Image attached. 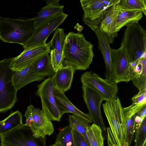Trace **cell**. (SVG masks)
<instances>
[{"instance_id":"cell-43","label":"cell","mask_w":146,"mask_h":146,"mask_svg":"<svg viewBox=\"0 0 146 146\" xmlns=\"http://www.w3.org/2000/svg\"><path fill=\"white\" fill-rule=\"evenodd\" d=\"M134 146H135V145Z\"/></svg>"},{"instance_id":"cell-13","label":"cell","mask_w":146,"mask_h":146,"mask_svg":"<svg viewBox=\"0 0 146 146\" xmlns=\"http://www.w3.org/2000/svg\"><path fill=\"white\" fill-rule=\"evenodd\" d=\"M120 0H117L107 7L101 16L99 27L108 39L110 44L112 43L117 36V22L118 14L121 10Z\"/></svg>"},{"instance_id":"cell-32","label":"cell","mask_w":146,"mask_h":146,"mask_svg":"<svg viewBox=\"0 0 146 146\" xmlns=\"http://www.w3.org/2000/svg\"><path fill=\"white\" fill-rule=\"evenodd\" d=\"M50 53L51 63L56 72L60 68L63 66L64 57L62 54L55 49L51 50Z\"/></svg>"},{"instance_id":"cell-37","label":"cell","mask_w":146,"mask_h":146,"mask_svg":"<svg viewBox=\"0 0 146 146\" xmlns=\"http://www.w3.org/2000/svg\"><path fill=\"white\" fill-rule=\"evenodd\" d=\"M146 105H145L136 115L139 116L141 118V119L143 121L146 117Z\"/></svg>"},{"instance_id":"cell-28","label":"cell","mask_w":146,"mask_h":146,"mask_svg":"<svg viewBox=\"0 0 146 146\" xmlns=\"http://www.w3.org/2000/svg\"><path fill=\"white\" fill-rule=\"evenodd\" d=\"M120 5L121 10H139L146 15V0H120Z\"/></svg>"},{"instance_id":"cell-17","label":"cell","mask_w":146,"mask_h":146,"mask_svg":"<svg viewBox=\"0 0 146 146\" xmlns=\"http://www.w3.org/2000/svg\"><path fill=\"white\" fill-rule=\"evenodd\" d=\"M63 64L51 78L54 88L64 93L70 88L75 70L71 66Z\"/></svg>"},{"instance_id":"cell-21","label":"cell","mask_w":146,"mask_h":146,"mask_svg":"<svg viewBox=\"0 0 146 146\" xmlns=\"http://www.w3.org/2000/svg\"><path fill=\"white\" fill-rule=\"evenodd\" d=\"M143 13L139 10H121L117 22V31H119L124 26L138 22L143 17Z\"/></svg>"},{"instance_id":"cell-1","label":"cell","mask_w":146,"mask_h":146,"mask_svg":"<svg viewBox=\"0 0 146 146\" xmlns=\"http://www.w3.org/2000/svg\"><path fill=\"white\" fill-rule=\"evenodd\" d=\"M93 45L86 40L83 33L69 32L63 47V64L71 66L75 71L86 70L93 61Z\"/></svg>"},{"instance_id":"cell-22","label":"cell","mask_w":146,"mask_h":146,"mask_svg":"<svg viewBox=\"0 0 146 146\" xmlns=\"http://www.w3.org/2000/svg\"><path fill=\"white\" fill-rule=\"evenodd\" d=\"M64 6L62 5H46L42 8L36 16L32 18L34 21L36 28L50 18L63 12Z\"/></svg>"},{"instance_id":"cell-15","label":"cell","mask_w":146,"mask_h":146,"mask_svg":"<svg viewBox=\"0 0 146 146\" xmlns=\"http://www.w3.org/2000/svg\"><path fill=\"white\" fill-rule=\"evenodd\" d=\"M51 46L50 42L44 45L37 46L23 51L14 58L9 66L13 70H21L32 64L42 56L50 53Z\"/></svg>"},{"instance_id":"cell-3","label":"cell","mask_w":146,"mask_h":146,"mask_svg":"<svg viewBox=\"0 0 146 146\" xmlns=\"http://www.w3.org/2000/svg\"><path fill=\"white\" fill-rule=\"evenodd\" d=\"M121 46L131 62H137L146 57V31L139 23H134L127 26Z\"/></svg>"},{"instance_id":"cell-31","label":"cell","mask_w":146,"mask_h":146,"mask_svg":"<svg viewBox=\"0 0 146 146\" xmlns=\"http://www.w3.org/2000/svg\"><path fill=\"white\" fill-rule=\"evenodd\" d=\"M145 105H146V101L139 103H132L128 107L122 108L125 120L136 114Z\"/></svg>"},{"instance_id":"cell-23","label":"cell","mask_w":146,"mask_h":146,"mask_svg":"<svg viewBox=\"0 0 146 146\" xmlns=\"http://www.w3.org/2000/svg\"><path fill=\"white\" fill-rule=\"evenodd\" d=\"M22 113L17 110L12 112L0 124V136L22 125Z\"/></svg>"},{"instance_id":"cell-25","label":"cell","mask_w":146,"mask_h":146,"mask_svg":"<svg viewBox=\"0 0 146 146\" xmlns=\"http://www.w3.org/2000/svg\"><path fill=\"white\" fill-rule=\"evenodd\" d=\"M86 134L91 146H104L102 131L99 126L92 124L87 129Z\"/></svg>"},{"instance_id":"cell-7","label":"cell","mask_w":146,"mask_h":146,"mask_svg":"<svg viewBox=\"0 0 146 146\" xmlns=\"http://www.w3.org/2000/svg\"><path fill=\"white\" fill-rule=\"evenodd\" d=\"M26 125L29 126L36 137H46L52 134L54 131L51 120L42 110L32 105L29 106L25 113Z\"/></svg>"},{"instance_id":"cell-27","label":"cell","mask_w":146,"mask_h":146,"mask_svg":"<svg viewBox=\"0 0 146 146\" xmlns=\"http://www.w3.org/2000/svg\"><path fill=\"white\" fill-rule=\"evenodd\" d=\"M66 35L64 29L58 28L56 29L52 38L49 42L52 49L56 50L63 54V47Z\"/></svg>"},{"instance_id":"cell-40","label":"cell","mask_w":146,"mask_h":146,"mask_svg":"<svg viewBox=\"0 0 146 146\" xmlns=\"http://www.w3.org/2000/svg\"><path fill=\"white\" fill-rule=\"evenodd\" d=\"M50 146H63L60 143H55L54 144L50 145Z\"/></svg>"},{"instance_id":"cell-8","label":"cell","mask_w":146,"mask_h":146,"mask_svg":"<svg viewBox=\"0 0 146 146\" xmlns=\"http://www.w3.org/2000/svg\"><path fill=\"white\" fill-rule=\"evenodd\" d=\"M84 100L88 110L93 124L99 126L102 131L106 130V128L102 117L101 105L103 100H105L104 95L92 86L89 84H83Z\"/></svg>"},{"instance_id":"cell-16","label":"cell","mask_w":146,"mask_h":146,"mask_svg":"<svg viewBox=\"0 0 146 146\" xmlns=\"http://www.w3.org/2000/svg\"><path fill=\"white\" fill-rule=\"evenodd\" d=\"M117 0H81L84 14L82 18L91 20L100 18L106 9Z\"/></svg>"},{"instance_id":"cell-4","label":"cell","mask_w":146,"mask_h":146,"mask_svg":"<svg viewBox=\"0 0 146 146\" xmlns=\"http://www.w3.org/2000/svg\"><path fill=\"white\" fill-rule=\"evenodd\" d=\"M110 129L118 146H129L125 131V120L120 100L116 96L102 104Z\"/></svg>"},{"instance_id":"cell-34","label":"cell","mask_w":146,"mask_h":146,"mask_svg":"<svg viewBox=\"0 0 146 146\" xmlns=\"http://www.w3.org/2000/svg\"><path fill=\"white\" fill-rule=\"evenodd\" d=\"M73 135L75 146H91L85 137L75 130H73Z\"/></svg>"},{"instance_id":"cell-9","label":"cell","mask_w":146,"mask_h":146,"mask_svg":"<svg viewBox=\"0 0 146 146\" xmlns=\"http://www.w3.org/2000/svg\"><path fill=\"white\" fill-rule=\"evenodd\" d=\"M35 94L40 97L42 103V111L51 121H60L62 116L55 101L54 87L51 77L45 79L37 85Z\"/></svg>"},{"instance_id":"cell-5","label":"cell","mask_w":146,"mask_h":146,"mask_svg":"<svg viewBox=\"0 0 146 146\" xmlns=\"http://www.w3.org/2000/svg\"><path fill=\"white\" fill-rule=\"evenodd\" d=\"M14 58H5L0 61V113L10 110L18 100L13 78L16 71L9 67Z\"/></svg>"},{"instance_id":"cell-19","label":"cell","mask_w":146,"mask_h":146,"mask_svg":"<svg viewBox=\"0 0 146 146\" xmlns=\"http://www.w3.org/2000/svg\"><path fill=\"white\" fill-rule=\"evenodd\" d=\"M33 63L25 68L16 72L13 76V82L17 91L24 86L32 82H40L45 76L36 75L33 71Z\"/></svg>"},{"instance_id":"cell-12","label":"cell","mask_w":146,"mask_h":146,"mask_svg":"<svg viewBox=\"0 0 146 146\" xmlns=\"http://www.w3.org/2000/svg\"><path fill=\"white\" fill-rule=\"evenodd\" d=\"M110 52L114 83H128L131 80V72L130 62L125 52L121 46L117 50L111 48Z\"/></svg>"},{"instance_id":"cell-24","label":"cell","mask_w":146,"mask_h":146,"mask_svg":"<svg viewBox=\"0 0 146 146\" xmlns=\"http://www.w3.org/2000/svg\"><path fill=\"white\" fill-rule=\"evenodd\" d=\"M68 120L69 125L73 130L82 134L88 142L86 134L87 129L91 126L90 123L81 116L75 115H69Z\"/></svg>"},{"instance_id":"cell-14","label":"cell","mask_w":146,"mask_h":146,"mask_svg":"<svg viewBox=\"0 0 146 146\" xmlns=\"http://www.w3.org/2000/svg\"><path fill=\"white\" fill-rule=\"evenodd\" d=\"M83 84H89L94 87L104 96L106 101L110 102L116 96L118 88L116 84H112L92 71L83 74L80 78Z\"/></svg>"},{"instance_id":"cell-41","label":"cell","mask_w":146,"mask_h":146,"mask_svg":"<svg viewBox=\"0 0 146 146\" xmlns=\"http://www.w3.org/2000/svg\"><path fill=\"white\" fill-rule=\"evenodd\" d=\"M143 146H146V142L145 143Z\"/></svg>"},{"instance_id":"cell-11","label":"cell","mask_w":146,"mask_h":146,"mask_svg":"<svg viewBox=\"0 0 146 146\" xmlns=\"http://www.w3.org/2000/svg\"><path fill=\"white\" fill-rule=\"evenodd\" d=\"M100 18L91 20L82 18V21L92 30L97 36L98 42V48L102 54L105 64L106 70L105 74L106 79L110 83L115 84L111 60L110 44L106 35L100 28Z\"/></svg>"},{"instance_id":"cell-18","label":"cell","mask_w":146,"mask_h":146,"mask_svg":"<svg viewBox=\"0 0 146 146\" xmlns=\"http://www.w3.org/2000/svg\"><path fill=\"white\" fill-rule=\"evenodd\" d=\"M55 100L61 116L66 113H70L84 118L90 123L92 122L89 114L84 113L76 107L68 99L64 93L54 88Z\"/></svg>"},{"instance_id":"cell-6","label":"cell","mask_w":146,"mask_h":146,"mask_svg":"<svg viewBox=\"0 0 146 146\" xmlns=\"http://www.w3.org/2000/svg\"><path fill=\"white\" fill-rule=\"evenodd\" d=\"M0 146H46V137H36L25 124L0 136Z\"/></svg>"},{"instance_id":"cell-26","label":"cell","mask_w":146,"mask_h":146,"mask_svg":"<svg viewBox=\"0 0 146 146\" xmlns=\"http://www.w3.org/2000/svg\"><path fill=\"white\" fill-rule=\"evenodd\" d=\"M55 143L63 146H75L73 129L69 125L61 129L56 136Z\"/></svg>"},{"instance_id":"cell-35","label":"cell","mask_w":146,"mask_h":146,"mask_svg":"<svg viewBox=\"0 0 146 146\" xmlns=\"http://www.w3.org/2000/svg\"><path fill=\"white\" fill-rule=\"evenodd\" d=\"M133 103H139L146 101V91L139 92L131 98Z\"/></svg>"},{"instance_id":"cell-38","label":"cell","mask_w":146,"mask_h":146,"mask_svg":"<svg viewBox=\"0 0 146 146\" xmlns=\"http://www.w3.org/2000/svg\"><path fill=\"white\" fill-rule=\"evenodd\" d=\"M46 5H60L59 3V0H45Z\"/></svg>"},{"instance_id":"cell-33","label":"cell","mask_w":146,"mask_h":146,"mask_svg":"<svg viewBox=\"0 0 146 146\" xmlns=\"http://www.w3.org/2000/svg\"><path fill=\"white\" fill-rule=\"evenodd\" d=\"M131 80L133 84L139 90V92L146 91V72L141 75H133Z\"/></svg>"},{"instance_id":"cell-20","label":"cell","mask_w":146,"mask_h":146,"mask_svg":"<svg viewBox=\"0 0 146 146\" xmlns=\"http://www.w3.org/2000/svg\"><path fill=\"white\" fill-rule=\"evenodd\" d=\"M46 54L33 62V71L35 74L41 76H52L55 74L50 60V55Z\"/></svg>"},{"instance_id":"cell-29","label":"cell","mask_w":146,"mask_h":146,"mask_svg":"<svg viewBox=\"0 0 146 146\" xmlns=\"http://www.w3.org/2000/svg\"><path fill=\"white\" fill-rule=\"evenodd\" d=\"M134 142L135 146H143L146 142V117L135 131Z\"/></svg>"},{"instance_id":"cell-10","label":"cell","mask_w":146,"mask_h":146,"mask_svg":"<svg viewBox=\"0 0 146 146\" xmlns=\"http://www.w3.org/2000/svg\"><path fill=\"white\" fill-rule=\"evenodd\" d=\"M68 16L64 12L59 14L49 19L35 28L32 36L23 47L24 50L46 44L48 36L63 22Z\"/></svg>"},{"instance_id":"cell-30","label":"cell","mask_w":146,"mask_h":146,"mask_svg":"<svg viewBox=\"0 0 146 146\" xmlns=\"http://www.w3.org/2000/svg\"><path fill=\"white\" fill-rule=\"evenodd\" d=\"M135 115L125 120V131L126 139L129 146L134 138V135L136 129L135 121Z\"/></svg>"},{"instance_id":"cell-39","label":"cell","mask_w":146,"mask_h":146,"mask_svg":"<svg viewBox=\"0 0 146 146\" xmlns=\"http://www.w3.org/2000/svg\"><path fill=\"white\" fill-rule=\"evenodd\" d=\"M74 28L77 30L78 32V33H80L83 30V27L80 25L78 23L75 26Z\"/></svg>"},{"instance_id":"cell-2","label":"cell","mask_w":146,"mask_h":146,"mask_svg":"<svg viewBox=\"0 0 146 146\" xmlns=\"http://www.w3.org/2000/svg\"><path fill=\"white\" fill-rule=\"evenodd\" d=\"M35 29L32 19H13L0 17V39L20 44L24 47Z\"/></svg>"},{"instance_id":"cell-42","label":"cell","mask_w":146,"mask_h":146,"mask_svg":"<svg viewBox=\"0 0 146 146\" xmlns=\"http://www.w3.org/2000/svg\"><path fill=\"white\" fill-rule=\"evenodd\" d=\"M1 121H0V124L1 123Z\"/></svg>"},{"instance_id":"cell-36","label":"cell","mask_w":146,"mask_h":146,"mask_svg":"<svg viewBox=\"0 0 146 146\" xmlns=\"http://www.w3.org/2000/svg\"><path fill=\"white\" fill-rule=\"evenodd\" d=\"M107 141L108 146H118L109 127L107 129Z\"/></svg>"}]
</instances>
